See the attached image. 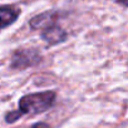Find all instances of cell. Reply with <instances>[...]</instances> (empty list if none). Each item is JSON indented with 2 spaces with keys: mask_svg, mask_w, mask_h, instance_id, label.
<instances>
[{
  "mask_svg": "<svg viewBox=\"0 0 128 128\" xmlns=\"http://www.w3.org/2000/svg\"><path fill=\"white\" fill-rule=\"evenodd\" d=\"M67 38H68L67 32L62 26H59L58 24H54V25L42 30V39L50 46L66 42Z\"/></svg>",
  "mask_w": 128,
  "mask_h": 128,
  "instance_id": "4",
  "label": "cell"
},
{
  "mask_svg": "<svg viewBox=\"0 0 128 128\" xmlns=\"http://www.w3.org/2000/svg\"><path fill=\"white\" fill-rule=\"evenodd\" d=\"M25 128H50V127L44 122H38V123H34V124H32L29 127H25Z\"/></svg>",
  "mask_w": 128,
  "mask_h": 128,
  "instance_id": "7",
  "label": "cell"
},
{
  "mask_svg": "<svg viewBox=\"0 0 128 128\" xmlns=\"http://www.w3.org/2000/svg\"><path fill=\"white\" fill-rule=\"evenodd\" d=\"M58 19H59L58 12H54V10L45 12V13L38 14L34 18H32L29 20V25H30V28H33L35 30H44V29L56 24Z\"/></svg>",
  "mask_w": 128,
  "mask_h": 128,
  "instance_id": "3",
  "label": "cell"
},
{
  "mask_svg": "<svg viewBox=\"0 0 128 128\" xmlns=\"http://www.w3.org/2000/svg\"><path fill=\"white\" fill-rule=\"evenodd\" d=\"M117 3L123 5V6H127L128 8V0H117Z\"/></svg>",
  "mask_w": 128,
  "mask_h": 128,
  "instance_id": "8",
  "label": "cell"
},
{
  "mask_svg": "<svg viewBox=\"0 0 128 128\" xmlns=\"http://www.w3.org/2000/svg\"><path fill=\"white\" fill-rule=\"evenodd\" d=\"M56 94L53 90H45V92H36L25 94L20 98L18 106V110L20 112L22 117L24 114L35 116L39 113H43L52 108L55 103Z\"/></svg>",
  "mask_w": 128,
  "mask_h": 128,
  "instance_id": "1",
  "label": "cell"
},
{
  "mask_svg": "<svg viewBox=\"0 0 128 128\" xmlns=\"http://www.w3.org/2000/svg\"><path fill=\"white\" fill-rule=\"evenodd\" d=\"M42 60V55L36 49L19 48L13 53L10 66L14 69H26L29 67L36 66Z\"/></svg>",
  "mask_w": 128,
  "mask_h": 128,
  "instance_id": "2",
  "label": "cell"
},
{
  "mask_svg": "<svg viewBox=\"0 0 128 128\" xmlns=\"http://www.w3.org/2000/svg\"><path fill=\"white\" fill-rule=\"evenodd\" d=\"M20 15V9L12 5H3L0 8V19H2V29L8 28Z\"/></svg>",
  "mask_w": 128,
  "mask_h": 128,
  "instance_id": "5",
  "label": "cell"
},
{
  "mask_svg": "<svg viewBox=\"0 0 128 128\" xmlns=\"http://www.w3.org/2000/svg\"><path fill=\"white\" fill-rule=\"evenodd\" d=\"M22 117V114H20V112L16 109V110H10V112H8L6 114H5V122L6 123H14V122H16L19 118Z\"/></svg>",
  "mask_w": 128,
  "mask_h": 128,
  "instance_id": "6",
  "label": "cell"
}]
</instances>
